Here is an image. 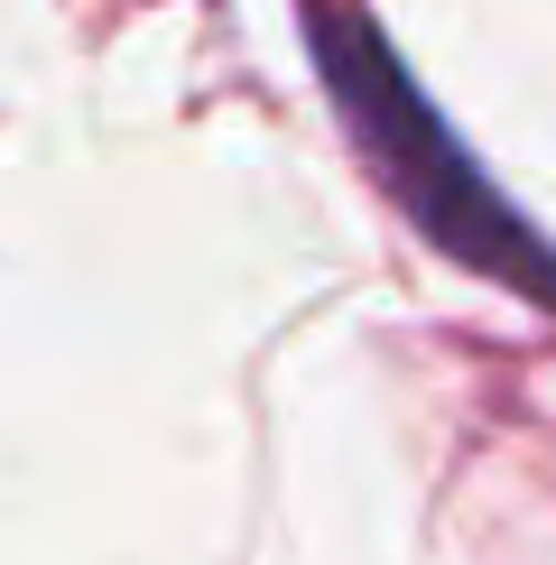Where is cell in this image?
Wrapping results in <instances>:
<instances>
[{
    "instance_id": "6da1fadb",
    "label": "cell",
    "mask_w": 556,
    "mask_h": 565,
    "mask_svg": "<svg viewBox=\"0 0 556 565\" xmlns=\"http://www.w3.org/2000/svg\"><path fill=\"white\" fill-rule=\"evenodd\" d=\"M316 46V75L334 93V121L353 130V149L371 158V177L389 185V204L427 232L446 260L492 269L501 288L556 306V250L538 242V223L520 204H501V185L473 168V149L446 130V111L427 103V84L389 56V38L371 29L362 0H297Z\"/></svg>"
}]
</instances>
